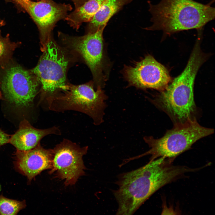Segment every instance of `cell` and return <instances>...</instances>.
I'll return each instance as SVG.
<instances>
[{
	"mask_svg": "<svg viewBox=\"0 0 215 215\" xmlns=\"http://www.w3.org/2000/svg\"><path fill=\"white\" fill-rule=\"evenodd\" d=\"M214 1L204 4L193 0H161L156 5L148 1L153 24L145 29L162 30L166 36L184 30L202 29L215 18V8L211 6Z\"/></svg>",
	"mask_w": 215,
	"mask_h": 215,
	"instance_id": "obj_3",
	"label": "cell"
},
{
	"mask_svg": "<svg viewBox=\"0 0 215 215\" xmlns=\"http://www.w3.org/2000/svg\"><path fill=\"white\" fill-rule=\"evenodd\" d=\"M70 0L72 1L75 5V8H78L83 4L85 2L88 1V0Z\"/></svg>",
	"mask_w": 215,
	"mask_h": 215,
	"instance_id": "obj_19",
	"label": "cell"
},
{
	"mask_svg": "<svg viewBox=\"0 0 215 215\" xmlns=\"http://www.w3.org/2000/svg\"><path fill=\"white\" fill-rule=\"evenodd\" d=\"M26 206L25 200L10 199L0 195V215H16Z\"/></svg>",
	"mask_w": 215,
	"mask_h": 215,
	"instance_id": "obj_17",
	"label": "cell"
},
{
	"mask_svg": "<svg viewBox=\"0 0 215 215\" xmlns=\"http://www.w3.org/2000/svg\"><path fill=\"white\" fill-rule=\"evenodd\" d=\"M40 82L31 71L19 65L12 66L2 77L1 89L10 103L20 107L31 106L38 93Z\"/></svg>",
	"mask_w": 215,
	"mask_h": 215,
	"instance_id": "obj_9",
	"label": "cell"
},
{
	"mask_svg": "<svg viewBox=\"0 0 215 215\" xmlns=\"http://www.w3.org/2000/svg\"><path fill=\"white\" fill-rule=\"evenodd\" d=\"M5 24V22L3 20L0 18V27L4 25Z\"/></svg>",
	"mask_w": 215,
	"mask_h": 215,
	"instance_id": "obj_20",
	"label": "cell"
},
{
	"mask_svg": "<svg viewBox=\"0 0 215 215\" xmlns=\"http://www.w3.org/2000/svg\"><path fill=\"white\" fill-rule=\"evenodd\" d=\"M94 87L92 82L79 85L68 84L64 90L46 99L48 108L58 112L83 113L92 119L95 125H99L103 122L108 96L102 88L98 87L96 91Z\"/></svg>",
	"mask_w": 215,
	"mask_h": 215,
	"instance_id": "obj_4",
	"label": "cell"
},
{
	"mask_svg": "<svg viewBox=\"0 0 215 215\" xmlns=\"http://www.w3.org/2000/svg\"><path fill=\"white\" fill-rule=\"evenodd\" d=\"M2 95L1 93V92L0 90V99H2Z\"/></svg>",
	"mask_w": 215,
	"mask_h": 215,
	"instance_id": "obj_22",
	"label": "cell"
},
{
	"mask_svg": "<svg viewBox=\"0 0 215 215\" xmlns=\"http://www.w3.org/2000/svg\"><path fill=\"white\" fill-rule=\"evenodd\" d=\"M42 52L37 65L31 70L41 85L39 103L66 89L69 62L67 53L56 42L52 36Z\"/></svg>",
	"mask_w": 215,
	"mask_h": 215,
	"instance_id": "obj_7",
	"label": "cell"
},
{
	"mask_svg": "<svg viewBox=\"0 0 215 215\" xmlns=\"http://www.w3.org/2000/svg\"><path fill=\"white\" fill-rule=\"evenodd\" d=\"M206 59L200 50L193 49L182 73L164 90L149 99L169 116L174 125L197 119L198 112L194 100V83L199 69Z\"/></svg>",
	"mask_w": 215,
	"mask_h": 215,
	"instance_id": "obj_2",
	"label": "cell"
},
{
	"mask_svg": "<svg viewBox=\"0 0 215 215\" xmlns=\"http://www.w3.org/2000/svg\"><path fill=\"white\" fill-rule=\"evenodd\" d=\"M107 0H88L67 15L64 19L73 28L78 30L84 22H89Z\"/></svg>",
	"mask_w": 215,
	"mask_h": 215,
	"instance_id": "obj_15",
	"label": "cell"
},
{
	"mask_svg": "<svg viewBox=\"0 0 215 215\" xmlns=\"http://www.w3.org/2000/svg\"><path fill=\"white\" fill-rule=\"evenodd\" d=\"M88 147H81L69 139H64L52 149V167L50 174L64 180L66 186L75 184L85 174L86 169L82 159Z\"/></svg>",
	"mask_w": 215,
	"mask_h": 215,
	"instance_id": "obj_8",
	"label": "cell"
},
{
	"mask_svg": "<svg viewBox=\"0 0 215 215\" xmlns=\"http://www.w3.org/2000/svg\"><path fill=\"white\" fill-rule=\"evenodd\" d=\"M7 2H13V0H5Z\"/></svg>",
	"mask_w": 215,
	"mask_h": 215,
	"instance_id": "obj_21",
	"label": "cell"
},
{
	"mask_svg": "<svg viewBox=\"0 0 215 215\" xmlns=\"http://www.w3.org/2000/svg\"><path fill=\"white\" fill-rule=\"evenodd\" d=\"M123 72L129 86L143 90L150 88L161 91L172 80L167 69L150 55L133 66L125 67Z\"/></svg>",
	"mask_w": 215,
	"mask_h": 215,
	"instance_id": "obj_11",
	"label": "cell"
},
{
	"mask_svg": "<svg viewBox=\"0 0 215 215\" xmlns=\"http://www.w3.org/2000/svg\"><path fill=\"white\" fill-rule=\"evenodd\" d=\"M160 157L136 170L118 176L113 194L118 204L116 214L132 215L155 192L190 171L185 166Z\"/></svg>",
	"mask_w": 215,
	"mask_h": 215,
	"instance_id": "obj_1",
	"label": "cell"
},
{
	"mask_svg": "<svg viewBox=\"0 0 215 215\" xmlns=\"http://www.w3.org/2000/svg\"><path fill=\"white\" fill-rule=\"evenodd\" d=\"M61 134L60 129L57 127L37 129L24 119L20 122L18 130L10 137L9 143L17 150L27 151L36 147L45 136L50 134L60 135Z\"/></svg>",
	"mask_w": 215,
	"mask_h": 215,
	"instance_id": "obj_13",
	"label": "cell"
},
{
	"mask_svg": "<svg viewBox=\"0 0 215 215\" xmlns=\"http://www.w3.org/2000/svg\"><path fill=\"white\" fill-rule=\"evenodd\" d=\"M214 129L201 125L197 119L184 123L174 125L162 137L155 139L152 136L144 137L150 149L140 155L129 158L131 161L145 156L150 155L149 161L160 157L173 160L177 156L188 150L199 139L214 133Z\"/></svg>",
	"mask_w": 215,
	"mask_h": 215,
	"instance_id": "obj_5",
	"label": "cell"
},
{
	"mask_svg": "<svg viewBox=\"0 0 215 215\" xmlns=\"http://www.w3.org/2000/svg\"><path fill=\"white\" fill-rule=\"evenodd\" d=\"M14 155V167L27 177L28 183L42 171L51 168L52 149H45L40 144L29 150H17Z\"/></svg>",
	"mask_w": 215,
	"mask_h": 215,
	"instance_id": "obj_12",
	"label": "cell"
},
{
	"mask_svg": "<svg viewBox=\"0 0 215 215\" xmlns=\"http://www.w3.org/2000/svg\"><path fill=\"white\" fill-rule=\"evenodd\" d=\"M29 0V1H39V0Z\"/></svg>",
	"mask_w": 215,
	"mask_h": 215,
	"instance_id": "obj_23",
	"label": "cell"
},
{
	"mask_svg": "<svg viewBox=\"0 0 215 215\" xmlns=\"http://www.w3.org/2000/svg\"><path fill=\"white\" fill-rule=\"evenodd\" d=\"M104 29L79 36H70L61 32L58 34L67 50L81 57L88 67L96 88L104 87L110 69L103 38Z\"/></svg>",
	"mask_w": 215,
	"mask_h": 215,
	"instance_id": "obj_6",
	"label": "cell"
},
{
	"mask_svg": "<svg viewBox=\"0 0 215 215\" xmlns=\"http://www.w3.org/2000/svg\"><path fill=\"white\" fill-rule=\"evenodd\" d=\"M13 2L25 11L37 25L42 51L52 36V31L56 23L64 19L68 12L72 9L70 4H58L53 0H13Z\"/></svg>",
	"mask_w": 215,
	"mask_h": 215,
	"instance_id": "obj_10",
	"label": "cell"
},
{
	"mask_svg": "<svg viewBox=\"0 0 215 215\" xmlns=\"http://www.w3.org/2000/svg\"><path fill=\"white\" fill-rule=\"evenodd\" d=\"M10 136L0 129V146L9 142Z\"/></svg>",
	"mask_w": 215,
	"mask_h": 215,
	"instance_id": "obj_18",
	"label": "cell"
},
{
	"mask_svg": "<svg viewBox=\"0 0 215 215\" xmlns=\"http://www.w3.org/2000/svg\"><path fill=\"white\" fill-rule=\"evenodd\" d=\"M19 42H11L8 34L3 36L0 30V65L4 68L10 60L13 53Z\"/></svg>",
	"mask_w": 215,
	"mask_h": 215,
	"instance_id": "obj_16",
	"label": "cell"
},
{
	"mask_svg": "<svg viewBox=\"0 0 215 215\" xmlns=\"http://www.w3.org/2000/svg\"><path fill=\"white\" fill-rule=\"evenodd\" d=\"M133 0H107L94 15L86 28L87 33L105 29L111 18Z\"/></svg>",
	"mask_w": 215,
	"mask_h": 215,
	"instance_id": "obj_14",
	"label": "cell"
}]
</instances>
